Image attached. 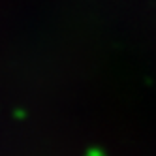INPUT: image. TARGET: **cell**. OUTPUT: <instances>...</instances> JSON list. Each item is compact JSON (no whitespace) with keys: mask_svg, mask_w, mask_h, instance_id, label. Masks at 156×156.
<instances>
[]
</instances>
